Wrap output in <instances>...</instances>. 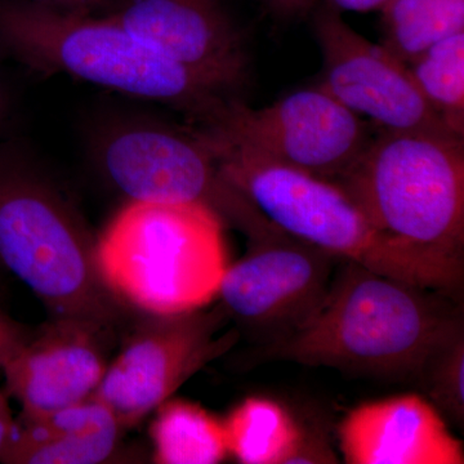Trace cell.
Returning <instances> with one entry per match:
<instances>
[{"label": "cell", "mask_w": 464, "mask_h": 464, "mask_svg": "<svg viewBox=\"0 0 464 464\" xmlns=\"http://www.w3.org/2000/svg\"><path fill=\"white\" fill-rule=\"evenodd\" d=\"M462 328L459 299L340 261L315 315L285 340L259 347L258 356L417 381L432 353Z\"/></svg>", "instance_id": "1"}, {"label": "cell", "mask_w": 464, "mask_h": 464, "mask_svg": "<svg viewBox=\"0 0 464 464\" xmlns=\"http://www.w3.org/2000/svg\"><path fill=\"white\" fill-rule=\"evenodd\" d=\"M0 52L41 74H66L179 110L191 124L230 97L145 44L108 16L27 0H0Z\"/></svg>", "instance_id": "2"}, {"label": "cell", "mask_w": 464, "mask_h": 464, "mask_svg": "<svg viewBox=\"0 0 464 464\" xmlns=\"http://www.w3.org/2000/svg\"><path fill=\"white\" fill-rule=\"evenodd\" d=\"M192 128L225 179L280 230L384 276L462 295L464 277L382 234L337 183Z\"/></svg>", "instance_id": "3"}, {"label": "cell", "mask_w": 464, "mask_h": 464, "mask_svg": "<svg viewBox=\"0 0 464 464\" xmlns=\"http://www.w3.org/2000/svg\"><path fill=\"white\" fill-rule=\"evenodd\" d=\"M333 182L382 234L464 277L463 137L382 130Z\"/></svg>", "instance_id": "4"}, {"label": "cell", "mask_w": 464, "mask_h": 464, "mask_svg": "<svg viewBox=\"0 0 464 464\" xmlns=\"http://www.w3.org/2000/svg\"><path fill=\"white\" fill-rule=\"evenodd\" d=\"M96 240L56 183L23 150L0 143V265L52 317L123 320L124 304L97 271Z\"/></svg>", "instance_id": "5"}, {"label": "cell", "mask_w": 464, "mask_h": 464, "mask_svg": "<svg viewBox=\"0 0 464 464\" xmlns=\"http://www.w3.org/2000/svg\"><path fill=\"white\" fill-rule=\"evenodd\" d=\"M224 228L198 204L130 201L97 237V271L124 306L148 315L199 310L228 267Z\"/></svg>", "instance_id": "6"}, {"label": "cell", "mask_w": 464, "mask_h": 464, "mask_svg": "<svg viewBox=\"0 0 464 464\" xmlns=\"http://www.w3.org/2000/svg\"><path fill=\"white\" fill-rule=\"evenodd\" d=\"M96 152L110 181L130 201L206 207L248 243L283 231L225 179L191 127L121 121L101 133Z\"/></svg>", "instance_id": "7"}, {"label": "cell", "mask_w": 464, "mask_h": 464, "mask_svg": "<svg viewBox=\"0 0 464 464\" xmlns=\"http://www.w3.org/2000/svg\"><path fill=\"white\" fill-rule=\"evenodd\" d=\"M224 307L148 315L110 362L92 399L108 406L125 429L157 411L186 381L224 355L240 338Z\"/></svg>", "instance_id": "8"}, {"label": "cell", "mask_w": 464, "mask_h": 464, "mask_svg": "<svg viewBox=\"0 0 464 464\" xmlns=\"http://www.w3.org/2000/svg\"><path fill=\"white\" fill-rule=\"evenodd\" d=\"M191 125L331 181L353 166L372 140L364 121L319 85L264 109L230 97L206 121Z\"/></svg>", "instance_id": "9"}, {"label": "cell", "mask_w": 464, "mask_h": 464, "mask_svg": "<svg viewBox=\"0 0 464 464\" xmlns=\"http://www.w3.org/2000/svg\"><path fill=\"white\" fill-rule=\"evenodd\" d=\"M340 261L284 231L250 241L246 255L226 270L219 304L240 335L270 346L315 315Z\"/></svg>", "instance_id": "10"}, {"label": "cell", "mask_w": 464, "mask_h": 464, "mask_svg": "<svg viewBox=\"0 0 464 464\" xmlns=\"http://www.w3.org/2000/svg\"><path fill=\"white\" fill-rule=\"evenodd\" d=\"M314 27L323 54L319 87L342 105L382 130L453 133L423 99L408 63L384 45L360 35L326 5L317 9Z\"/></svg>", "instance_id": "11"}, {"label": "cell", "mask_w": 464, "mask_h": 464, "mask_svg": "<svg viewBox=\"0 0 464 464\" xmlns=\"http://www.w3.org/2000/svg\"><path fill=\"white\" fill-rule=\"evenodd\" d=\"M103 16L227 96L248 79L246 43L222 0H121Z\"/></svg>", "instance_id": "12"}, {"label": "cell", "mask_w": 464, "mask_h": 464, "mask_svg": "<svg viewBox=\"0 0 464 464\" xmlns=\"http://www.w3.org/2000/svg\"><path fill=\"white\" fill-rule=\"evenodd\" d=\"M115 326L82 317H52L3 369L5 391L27 415L79 404L108 371Z\"/></svg>", "instance_id": "13"}, {"label": "cell", "mask_w": 464, "mask_h": 464, "mask_svg": "<svg viewBox=\"0 0 464 464\" xmlns=\"http://www.w3.org/2000/svg\"><path fill=\"white\" fill-rule=\"evenodd\" d=\"M348 464H463V442L418 393L374 400L348 411L338 429Z\"/></svg>", "instance_id": "14"}, {"label": "cell", "mask_w": 464, "mask_h": 464, "mask_svg": "<svg viewBox=\"0 0 464 464\" xmlns=\"http://www.w3.org/2000/svg\"><path fill=\"white\" fill-rule=\"evenodd\" d=\"M123 427L94 399L39 415L21 413L0 451L5 464H97L118 448Z\"/></svg>", "instance_id": "15"}, {"label": "cell", "mask_w": 464, "mask_h": 464, "mask_svg": "<svg viewBox=\"0 0 464 464\" xmlns=\"http://www.w3.org/2000/svg\"><path fill=\"white\" fill-rule=\"evenodd\" d=\"M157 411L150 430L155 463L216 464L227 457L224 420L200 405L168 399Z\"/></svg>", "instance_id": "16"}, {"label": "cell", "mask_w": 464, "mask_h": 464, "mask_svg": "<svg viewBox=\"0 0 464 464\" xmlns=\"http://www.w3.org/2000/svg\"><path fill=\"white\" fill-rule=\"evenodd\" d=\"M228 454L244 464H284L301 427L274 400L248 398L224 420Z\"/></svg>", "instance_id": "17"}, {"label": "cell", "mask_w": 464, "mask_h": 464, "mask_svg": "<svg viewBox=\"0 0 464 464\" xmlns=\"http://www.w3.org/2000/svg\"><path fill=\"white\" fill-rule=\"evenodd\" d=\"M381 12L382 45L405 63L464 32V0H391Z\"/></svg>", "instance_id": "18"}, {"label": "cell", "mask_w": 464, "mask_h": 464, "mask_svg": "<svg viewBox=\"0 0 464 464\" xmlns=\"http://www.w3.org/2000/svg\"><path fill=\"white\" fill-rule=\"evenodd\" d=\"M423 99L457 136H464V32L427 48L408 63Z\"/></svg>", "instance_id": "19"}, {"label": "cell", "mask_w": 464, "mask_h": 464, "mask_svg": "<svg viewBox=\"0 0 464 464\" xmlns=\"http://www.w3.org/2000/svg\"><path fill=\"white\" fill-rule=\"evenodd\" d=\"M424 398L457 426L464 420V328L451 335L427 360L417 378Z\"/></svg>", "instance_id": "20"}, {"label": "cell", "mask_w": 464, "mask_h": 464, "mask_svg": "<svg viewBox=\"0 0 464 464\" xmlns=\"http://www.w3.org/2000/svg\"><path fill=\"white\" fill-rule=\"evenodd\" d=\"M314 463H338V459L326 439H324L319 433L306 431L304 427H301L297 442L290 450L289 456L286 457L284 464Z\"/></svg>", "instance_id": "21"}, {"label": "cell", "mask_w": 464, "mask_h": 464, "mask_svg": "<svg viewBox=\"0 0 464 464\" xmlns=\"http://www.w3.org/2000/svg\"><path fill=\"white\" fill-rule=\"evenodd\" d=\"M32 335L33 331L27 326L0 310V372L25 346Z\"/></svg>", "instance_id": "22"}, {"label": "cell", "mask_w": 464, "mask_h": 464, "mask_svg": "<svg viewBox=\"0 0 464 464\" xmlns=\"http://www.w3.org/2000/svg\"><path fill=\"white\" fill-rule=\"evenodd\" d=\"M27 2L38 3L45 7L61 9V11L93 16L94 12L99 11H106V14H108L121 0H27Z\"/></svg>", "instance_id": "23"}, {"label": "cell", "mask_w": 464, "mask_h": 464, "mask_svg": "<svg viewBox=\"0 0 464 464\" xmlns=\"http://www.w3.org/2000/svg\"><path fill=\"white\" fill-rule=\"evenodd\" d=\"M391 0H325V5L335 11L365 12L377 11L389 5Z\"/></svg>", "instance_id": "24"}, {"label": "cell", "mask_w": 464, "mask_h": 464, "mask_svg": "<svg viewBox=\"0 0 464 464\" xmlns=\"http://www.w3.org/2000/svg\"><path fill=\"white\" fill-rule=\"evenodd\" d=\"M264 2L283 16H295L308 11L313 7L315 0H264Z\"/></svg>", "instance_id": "25"}, {"label": "cell", "mask_w": 464, "mask_h": 464, "mask_svg": "<svg viewBox=\"0 0 464 464\" xmlns=\"http://www.w3.org/2000/svg\"><path fill=\"white\" fill-rule=\"evenodd\" d=\"M14 418L9 408L7 395L0 392V451L14 430Z\"/></svg>", "instance_id": "26"}, {"label": "cell", "mask_w": 464, "mask_h": 464, "mask_svg": "<svg viewBox=\"0 0 464 464\" xmlns=\"http://www.w3.org/2000/svg\"><path fill=\"white\" fill-rule=\"evenodd\" d=\"M5 110H7V97L5 96L2 87H0V123L5 118Z\"/></svg>", "instance_id": "27"}]
</instances>
